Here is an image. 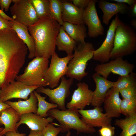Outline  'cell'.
Listing matches in <instances>:
<instances>
[{
  "instance_id": "7dc6e473",
  "label": "cell",
  "mask_w": 136,
  "mask_h": 136,
  "mask_svg": "<svg viewBox=\"0 0 136 136\" xmlns=\"http://www.w3.org/2000/svg\"><path fill=\"white\" fill-rule=\"evenodd\" d=\"M70 135H69V136H70ZM67 136H69V135H67Z\"/></svg>"
},
{
  "instance_id": "9c48e42d",
  "label": "cell",
  "mask_w": 136,
  "mask_h": 136,
  "mask_svg": "<svg viewBox=\"0 0 136 136\" xmlns=\"http://www.w3.org/2000/svg\"><path fill=\"white\" fill-rule=\"evenodd\" d=\"M73 80L71 78L66 79L63 76L61 79L60 84L56 88L51 89L41 87L38 88L36 91L39 93H42L47 95L51 103L57 105L58 109L64 110L66 109L65 100L70 93V89Z\"/></svg>"
},
{
  "instance_id": "30bf717a",
  "label": "cell",
  "mask_w": 136,
  "mask_h": 136,
  "mask_svg": "<svg viewBox=\"0 0 136 136\" xmlns=\"http://www.w3.org/2000/svg\"><path fill=\"white\" fill-rule=\"evenodd\" d=\"M108 62L96 64L94 69L95 73L107 79L111 73L122 76L133 72L135 65L122 57H119Z\"/></svg>"
},
{
  "instance_id": "4316f807",
  "label": "cell",
  "mask_w": 136,
  "mask_h": 136,
  "mask_svg": "<svg viewBox=\"0 0 136 136\" xmlns=\"http://www.w3.org/2000/svg\"><path fill=\"white\" fill-rule=\"evenodd\" d=\"M33 92L38 101V108L36 113L37 115L42 117L46 118L48 116L47 113L49 110L58 107L57 104L47 101L45 100L46 97L41 96L35 90Z\"/></svg>"
},
{
  "instance_id": "60d3db41",
  "label": "cell",
  "mask_w": 136,
  "mask_h": 136,
  "mask_svg": "<svg viewBox=\"0 0 136 136\" xmlns=\"http://www.w3.org/2000/svg\"><path fill=\"white\" fill-rule=\"evenodd\" d=\"M10 107H11L8 104L0 100V116L1 114V112L3 110Z\"/></svg>"
},
{
  "instance_id": "bcb514c9",
  "label": "cell",
  "mask_w": 136,
  "mask_h": 136,
  "mask_svg": "<svg viewBox=\"0 0 136 136\" xmlns=\"http://www.w3.org/2000/svg\"><path fill=\"white\" fill-rule=\"evenodd\" d=\"M0 136H5V135H0Z\"/></svg>"
},
{
  "instance_id": "e575fe53",
  "label": "cell",
  "mask_w": 136,
  "mask_h": 136,
  "mask_svg": "<svg viewBox=\"0 0 136 136\" xmlns=\"http://www.w3.org/2000/svg\"><path fill=\"white\" fill-rule=\"evenodd\" d=\"M90 0H72L73 4L78 8L85 9L88 6Z\"/></svg>"
},
{
  "instance_id": "cb8c5ba5",
  "label": "cell",
  "mask_w": 136,
  "mask_h": 136,
  "mask_svg": "<svg viewBox=\"0 0 136 136\" xmlns=\"http://www.w3.org/2000/svg\"><path fill=\"white\" fill-rule=\"evenodd\" d=\"M58 50L65 52L67 55H72L77 43L72 39L61 26L56 43Z\"/></svg>"
},
{
  "instance_id": "ee69618b",
  "label": "cell",
  "mask_w": 136,
  "mask_h": 136,
  "mask_svg": "<svg viewBox=\"0 0 136 136\" xmlns=\"http://www.w3.org/2000/svg\"><path fill=\"white\" fill-rule=\"evenodd\" d=\"M130 24L131 26L132 27H134L135 29H136V19H133L130 22Z\"/></svg>"
},
{
  "instance_id": "8992f818",
  "label": "cell",
  "mask_w": 136,
  "mask_h": 136,
  "mask_svg": "<svg viewBox=\"0 0 136 136\" xmlns=\"http://www.w3.org/2000/svg\"><path fill=\"white\" fill-rule=\"evenodd\" d=\"M49 62L47 58L35 57L25 68L23 73L17 76L16 80L27 85L48 86L45 77Z\"/></svg>"
},
{
  "instance_id": "4dcf8cb0",
  "label": "cell",
  "mask_w": 136,
  "mask_h": 136,
  "mask_svg": "<svg viewBox=\"0 0 136 136\" xmlns=\"http://www.w3.org/2000/svg\"><path fill=\"white\" fill-rule=\"evenodd\" d=\"M121 114L126 117L136 115V97L129 99H123L121 103Z\"/></svg>"
},
{
  "instance_id": "e0dca14e",
  "label": "cell",
  "mask_w": 136,
  "mask_h": 136,
  "mask_svg": "<svg viewBox=\"0 0 136 136\" xmlns=\"http://www.w3.org/2000/svg\"><path fill=\"white\" fill-rule=\"evenodd\" d=\"M54 119L49 116L47 118L42 117L32 113L24 114L20 116L16 125V129L17 130L21 125L25 124L31 130L42 131L46 126L52 123Z\"/></svg>"
},
{
  "instance_id": "836d02e7",
  "label": "cell",
  "mask_w": 136,
  "mask_h": 136,
  "mask_svg": "<svg viewBox=\"0 0 136 136\" xmlns=\"http://www.w3.org/2000/svg\"><path fill=\"white\" fill-rule=\"evenodd\" d=\"M115 128L111 125L105 126L98 130L100 136H114Z\"/></svg>"
},
{
  "instance_id": "3957f363",
  "label": "cell",
  "mask_w": 136,
  "mask_h": 136,
  "mask_svg": "<svg viewBox=\"0 0 136 136\" xmlns=\"http://www.w3.org/2000/svg\"><path fill=\"white\" fill-rule=\"evenodd\" d=\"M136 50V33L133 27L119 18L116 29L111 59L130 55Z\"/></svg>"
},
{
  "instance_id": "d6a6232c",
  "label": "cell",
  "mask_w": 136,
  "mask_h": 136,
  "mask_svg": "<svg viewBox=\"0 0 136 136\" xmlns=\"http://www.w3.org/2000/svg\"><path fill=\"white\" fill-rule=\"evenodd\" d=\"M123 99H129L136 97V86L127 88L119 91Z\"/></svg>"
},
{
  "instance_id": "7402d4cb",
  "label": "cell",
  "mask_w": 136,
  "mask_h": 136,
  "mask_svg": "<svg viewBox=\"0 0 136 136\" xmlns=\"http://www.w3.org/2000/svg\"><path fill=\"white\" fill-rule=\"evenodd\" d=\"M5 102L15 110L20 116L26 113H37L38 101L33 91L30 94L29 98L27 100L14 102L8 100Z\"/></svg>"
},
{
  "instance_id": "f6af8a7d",
  "label": "cell",
  "mask_w": 136,
  "mask_h": 136,
  "mask_svg": "<svg viewBox=\"0 0 136 136\" xmlns=\"http://www.w3.org/2000/svg\"><path fill=\"white\" fill-rule=\"evenodd\" d=\"M4 129V128L0 127V131H2Z\"/></svg>"
},
{
  "instance_id": "4fadbf2b",
  "label": "cell",
  "mask_w": 136,
  "mask_h": 136,
  "mask_svg": "<svg viewBox=\"0 0 136 136\" xmlns=\"http://www.w3.org/2000/svg\"><path fill=\"white\" fill-rule=\"evenodd\" d=\"M39 87L27 85L20 82L15 81L0 90V100L5 102L13 98L26 100L28 99L30 94Z\"/></svg>"
},
{
  "instance_id": "277c9868",
  "label": "cell",
  "mask_w": 136,
  "mask_h": 136,
  "mask_svg": "<svg viewBox=\"0 0 136 136\" xmlns=\"http://www.w3.org/2000/svg\"><path fill=\"white\" fill-rule=\"evenodd\" d=\"M95 50L89 42L79 43L74 49L73 57L70 61L66 75L70 78L81 81L87 75L85 71L88 61L92 58Z\"/></svg>"
},
{
  "instance_id": "5bb4252c",
  "label": "cell",
  "mask_w": 136,
  "mask_h": 136,
  "mask_svg": "<svg viewBox=\"0 0 136 136\" xmlns=\"http://www.w3.org/2000/svg\"><path fill=\"white\" fill-rule=\"evenodd\" d=\"M103 111L101 107H94L92 109L78 110L81 120L87 125L94 128L111 125L112 118L108 117Z\"/></svg>"
},
{
  "instance_id": "5b68a950",
  "label": "cell",
  "mask_w": 136,
  "mask_h": 136,
  "mask_svg": "<svg viewBox=\"0 0 136 136\" xmlns=\"http://www.w3.org/2000/svg\"><path fill=\"white\" fill-rule=\"evenodd\" d=\"M78 110L68 109L61 110L54 108L49 110L47 114L59 123L62 132L69 131L71 129L76 130L78 134L95 132L96 130L94 127L87 125L81 120Z\"/></svg>"
},
{
  "instance_id": "1f68e13d",
  "label": "cell",
  "mask_w": 136,
  "mask_h": 136,
  "mask_svg": "<svg viewBox=\"0 0 136 136\" xmlns=\"http://www.w3.org/2000/svg\"><path fill=\"white\" fill-rule=\"evenodd\" d=\"M61 130L60 127H55L51 123L46 126L42 132L43 136H57Z\"/></svg>"
},
{
  "instance_id": "9a60e30c",
  "label": "cell",
  "mask_w": 136,
  "mask_h": 136,
  "mask_svg": "<svg viewBox=\"0 0 136 136\" xmlns=\"http://www.w3.org/2000/svg\"><path fill=\"white\" fill-rule=\"evenodd\" d=\"M77 88L74 91L71 101L68 103L66 107L76 110L83 109L91 104L93 91L88 85L84 82L77 84Z\"/></svg>"
},
{
  "instance_id": "7bdbcfd3",
  "label": "cell",
  "mask_w": 136,
  "mask_h": 136,
  "mask_svg": "<svg viewBox=\"0 0 136 136\" xmlns=\"http://www.w3.org/2000/svg\"><path fill=\"white\" fill-rule=\"evenodd\" d=\"M0 15L3 17L10 21H12L14 20L11 17L8 16L3 11L0 9Z\"/></svg>"
},
{
  "instance_id": "484cf974",
  "label": "cell",
  "mask_w": 136,
  "mask_h": 136,
  "mask_svg": "<svg viewBox=\"0 0 136 136\" xmlns=\"http://www.w3.org/2000/svg\"><path fill=\"white\" fill-rule=\"evenodd\" d=\"M115 124L122 129L119 136H133L136 133V115L117 119Z\"/></svg>"
},
{
  "instance_id": "8fae6325",
  "label": "cell",
  "mask_w": 136,
  "mask_h": 136,
  "mask_svg": "<svg viewBox=\"0 0 136 136\" xmlns=\"http://www.w3.org/2000/svg\"><path fill=\"white\" fill-rule=\"evenodd\" d=\"M119 17L118 14L112 20L107 31L106 38L101 46L93 52L92 59L101 63H106L111 59L114 47L115 31Z\"/></svg>"
},
{
  "instance_id": "f35d334b",
  "label": "cell",
  "mask_w": 136,
  "mask_h": 136,
  "mask_svg": "<svg viewBox=\"0 0 136 136\" xmlns=\"http://www.w3.org/2000/svg\"><path fill=\"white\" fill-rule=\"evenodd\" d=\"M4 135L5 136H25L26 134L23 133H19L17 131H14L8 132Z\"/></svg>"
},
{
  "instance_id": "ba28073f",
  "label": "cell",
  "mask_w": 136,
  "mask_h": 136,
  "mask_svg": "<svg viewBox=\"0 0 136 136\" xmlns=\"http://www.w3.org/2000/svg\"><path fill=\"white\" fill-rule=\"evenodd\" d=\"M13 2L10 10L14 20L28 27L38 21L31 0H13Z\"/></svg>"
},
{
  "instance_id": "d590c367",
  "label": "cell",
  "mask_w": 136,
  "mask_h": 136,
  "mask_svg": "<svg viewBox=\"0 0 136 136\" xmlns=\"http://www.w3.org/2000/svg\"><path fill=\"white\" fill-rule=\"evenodd\" d=\"M12 28L10 21L4 18L0 15V31Z\"/></svg>"
},
{
  "instance_id": "74e56055",
  "label": "cell",
  "mask_w": 136,
  "mask_h": 136,
  "mask_svg": "<svg viewBox=\"0 0 136 136\" xmlns=\"http://www.w3.org/2000/svg\"><path fill=\"white\" fill-rule=\"evenodd\" d=\"M110 1H114L117 2V3L124 4L126 3L129 5L130 6L136 3L135 0H111Z\"/></svg>"
},
{
  "instance_id": "8d00e7d4",
  "label": "cell",
  "mask_w": 136,
  "mask_h": 136,
  "mask_svg": "<svg viewBox=\"0 0 136 136\" xmlns=\"http://www.w3.org/2000/svg\"><path fill=\"white\" fill-rule=\"evenodd\" d=\"M13 0H0L1 9L2 11L4 9L6 12L8 11L11 3Z\"/></svg>"
},
{
  "instance_id": "b9f144b4",
  "label": "cell",
  "mask_w": 136,
  "mask_h": 136,
  "mask_svg": "<svg viewBox=\"0 0 136 136\" xmlns=\"http://www.w3.org/2000/svg\"><path fill=\"white\" fill-rule=\"evenodd\" d=\"M27 136H43L42 131L30 130Z\"/></svg>"
},
{
  "instance_id": "ac0fdd59",
  "label": "cell",
  "mask_w": 136,
  "mask_h": 136,
  "mask_svg": "<svg viewBox=\"0 0 136 136\" xmlns=\"http://www.w3.org/2000/svg\"><path fill=\"white\" fill-rule=\"evenodd\" d=\"M118 91L113 87L107 93L103 103L106 113L110 118L119 117L121 113L120 109L122 99Z\"/></svg>"
},
{
  "instance_id": "f1b7e54d",
  "label": "cell",
  "mask_w": 136,
  "mask_h": 136,
  "mask_svg": "<svg viewBox=\"0 0 136 136\" xmlns=\"http://www.w3.org/2000/svg\"><path fill=\"white\" fill-rule=\"evenodd\" d=\"M49 17L56 21L60 26L64 22L61 17L62 10L61 2L58 0H49Z\"/></svg>"
},
{
  "instance_id": "44dd1931",
  "label": "cell",
  "mask_w": 136,
  "mask_h": 136,
  "mask_svg": "<svg viewBox=\"0 0 136 136\" xmlns=\"http://www.w3.org/2000/svg\"><path fill=\"white\" fill-rule=\"evenodd\" d=\"M61 3V17L64 22L74 24H84L82 16L84 9H79L71 3L65 1Z\"/></svg>"
},
{
  "instance_id": "d4e9b609",
  "label": "cell",
  "mask_w": 136,
  "mask_h": 136,
  "mask_svg": "<svg viewBox=\"0 0 136 136\" xmlns=\"http://www.w3.org/2000/svg\"><path fill=\"white\" fill-rule=\"evenodd\" d=\"M64 30L76 43H84L87 36L84 24H74L64 22L61 26Z\"/></svg>"
},
{
  "instance_id": "6da1fadb",
  "label": "cell",
  "mask_w": 136,
  "mask_h": 136,
  "mask_svg": "<svg viewBox=\"0 0 136 136\" xmlns=\"http://www.w3.org/2000/svg\"><path fill=\"white\" fill-rule=\"evenodd\" d=\"M28 50L12 28L0 31V90L15 81Z\"/></svg>"
},
{
  "instance_id": "603a6c76",
  "label": "cell",
  "mask_w": 136,
  "mask_h": 136,
  "mask_svg": "<svg viewBox=\"0 0 136 136\" xmlns=\"http://www.w3.org/2000/svg\"><path fill=\"white\" fill-rule=\"evenodd\" d=\"M20 117L16 111L11 107L3 110L0 116V125H4V127L0 131V135H4L9 131H17L16 125Z\"/></svg>"
},
{
  "instance_id": "7c38bea8",
  "label": "cell",
  "mask_w": 136,
  "mask_h": 136,
  "mask_svg": "<svg viewBox=\"0 0 136 136\" xmlns=\"http://www.w3.org/2000/svg\"><path fill=\"white\" fill-rule=\"evenodd\" d=\"M97 0H90L88 7L84 10L82 18L88 28L87 35L95 38L104 34V28L98 16L96 8Z\"/></svg>"
},
{
  "instance_id": "7a4b0ae2",
  "label": "cell",
  "mask_w": 136,
  "mask_h": 136,
  "mask_svg": "<svg viewBox=\"0 0 136 136\" xmlns=\"http://www.w3.org/2000/svg\"><path fill=\"white\" fill-rule=\"evenodd\" d=\"M60 26L56 21L47 17L28 27L35 44V57L51 58L55 52L56 40Z\"/></svg>"
},
{
  "instance_id": "f546056e",
  "label": "cell",
  "mask_w": 136,
  "mask_h": 136,
  "mask_svg": "<svg viewBox=\"0 0 136 136\" xmlns=\"http://www.w3.org/2000/svg\"><path fill=\"white\" fill-rule=\"evenodd\" d=\"M39 19L49 17V0H31Z\"/></svg>"
},
{
  "instance_id": "ab89813d",
  "label": "cell",
  "mask_w": 136,
  "mask_h": 136,
  "mask_svg": "<svg viewBox=\"0 0 136 136\" xmlns=\"http://www.w3.org/2000/svg\"><path fill=\"white\" fill-rule=\"evenodd\" d=\"M130 11L131 15L132 16L135 17L136 16V3L133 5L128 7V11Z\"/></svg>"
},
{
  "instance_id": "83f0119b",
  "label": "cell",
  "mask_w": 136,
  "mask_h": 136,
  "mask_svg": "<svg viewBox=\"0 0 136 136\" xmlns=\"http://www.w3.org/2000/svg\"><path fill=\"white\" fill-rule=\"evenodd\" d=\"M136 86V75L132 72L126 75L120 76L114 82L113 87L118 91L127 88Z\"/></svg>"
},
{
  "instance_id": "ffe728a7",
  "label": "cell",
  "mask_w": 136,
  "mask_h": 136,
  "mask_svg": "<svg viewBox=\"0 0 136 136\" xmlns=\"http://www.w3.org/2000/svg\"><path fill=\"white\" fill-rule=\"evenodd\" d=\"M10 21L12 28L27 47L29 52L28 58L31 59L35 57V44L29 33L28 27L14 20Z\"/></svg>"
},
{
  "instance_id": "c3c4849f",
  "label": "cell",
  "mask_w": 136,
  "mask_h": 136,
  "mask_svg": "<svg viewBox=\"0 0 136 136\" xmlns=\"http://www.w3.org/2000/svg\"><path fill=\"white\" fill-rule=\"evenodd\" d=\"M114 136H115V135H114Z\"/></svg>"
},
{
  "instance_id": "52a82bcc",
  "label": "cell",
  "mask_w": 136,
  "mask_h": 136,
  "mask_svg": "<svg viewBox=\"0 0 136 136\" xmlns=\"http://www.w3.org/2000/svg\"><path fill=\"white\" fill-rule=\"evenodd\" d=\"M73 57V55L60 58L55 52L52 54L45 77L48 86L52 89L58 86L61 78L67 73L69 63Z\"/></svg>"
},
{
  "instance_id": "2e32d148",
  "label": "cell",
  "mask_w": 136,
  "mask_h": 136,
  "mask_svg": "<svg viewBox=\"0 0 136 136\" xmlns=\"http://www.w3.org/2000/svg\"><path fill=\"white\" fill-rule=\"evenodd\" d=\"M92 77L96 84V88L93 91L91 105L93 106L101 107L108 90L112 87L114 82L108 80L95 73Z\"/></svg>"
},
{
  "instance_id": "d6986e66",
  "label": "cell",
  "mask_w": 136,
  "mask_h": 136,
  "mask_svg": "<svg viewBox=\"0 0 136 136\" xmlns=\"http://www.w3.org/2000/svg\"><path fill=\"white\" fill-rule=\"evenodd\" d=\"M98 7L102 10L103 14L102 21L104 24L108 25L115 15L120 13L123 14L128 11V7L125 4L113 3L104 0H99L97 2Z\"/></svg>"
}]
</instances>
